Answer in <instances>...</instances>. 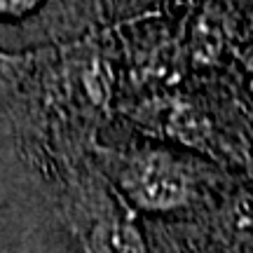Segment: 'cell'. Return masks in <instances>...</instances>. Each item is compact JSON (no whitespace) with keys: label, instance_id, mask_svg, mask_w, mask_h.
Segmentation results:
<instances>
[{"label":"cell","instance_id":"cell-2","mask_svg":"<svg viewBox=\"0 0 253 253\" xmlns=\"http://www.w3.org/2000/svg\"><path fill=\"white\" fill-rule=\"evenodd\" d=\"M91 253H145V244L131 220L113 216L94 227Z\"/></svg>","mask_w":253,"mask_h":253},{"label":"cell","instance_id":"cell-4","mask_svg":"<svg viewBox=\"0 0 253 253\" xmlns=\"http://www.w3.org/2000/svg\"><path fill=\"white\" fill-rule=\"evenodd\" d=\"M40 0H0V14L2 17H21L36 9Z\"/></svg>","mask_w":253,"mask_h":253},{"label":"cell","instance_id":"cell-1","mask_svg":"<svg viewBox=\"0 0 253 253\" xmlns=\"http://www.w3.org/2000/svg\"><path fill=\"white\" fill-rule=\"evenodd\" d=\"M120 183L138 207L173 211L188 204L190 178L181 164L164 153H141L120 169Z\"/></svg>","mask_w":253,"mask_h":253},{"label":"cell","instance_id":"cell-3","mask_svg":"<svg viewBox=\"0 0 253 253\" xmlns=\"http://www.w3.org/2000/svg\"><path fill=\"white\" fill-rule=\"evenodd\" d=\"M227 225L232 230V235L244 242L253 244V197L242 195L232 202V207L227 211Z\"/></svg>","mask_w":253,"mask_h":253}]
</instances>
